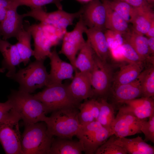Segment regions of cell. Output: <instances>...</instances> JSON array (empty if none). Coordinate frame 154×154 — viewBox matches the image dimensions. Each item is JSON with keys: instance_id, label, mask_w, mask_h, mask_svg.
I'll return each mask as SVG.
<instances>
[{"instance_id": "6da1fadb", "label": "cell", "mask_w": 154, "mask_h": 154, "mask_svg": "<svg viewBox=\"0 0 154 154\" xmlns=\"http://www.w3.org/2000/svg\"><path fill=\"white\" fill-rule=\"evenodd\" d=\"M8 99L24 125L45 121L47 116L44 106L34 95L12 90Z\"/></svg>"}, {"instance_id": "7a4b0ae2", "label": "cell", "mask_w": 154, "mask_h": 154, "mask_svg": "<svg viewBox=\"0 0 154 154\" xmlns=\"http://www.w3.org/2000/svg\"><path fill=\"white\" fill-rule=\"evenodd\" d=\"M21 139L23 154H48L54 139L44 121L25 125Z\"/></svg>"}, {"instance_id": "3957f363", "label": "cell", "mask_w": 154, "mask_h": 154, "mask_svg": "<svg viewBox=\"0 0 154 154\" xmlns=\"http://www.w3.org/2000/svg\"><path fill=\"white\" fill-rule=\"evenodd\" d=\"M76 108H66L52 112L44 121L49 132L53 136L72 139L80 126Z\"/></svg>"}, {"instance_id": "277c9868", "label": "cell", "mask_w": 154, "mask_h": 154, "mask_svg": "<svg viewBox=\"0 0 154 154\" xmlns=\"http://www.w3.org/2000/svg\"><path fill=\"white\" fill-rule=\"evenodd\" d=\"M44 61L36 60L26 67L20 69L10 78L19 84L18 90L31 94L48 85L49 74Z\"/></svg>"}, {"instance_id": "5b68a950", "label": "cell", "mask_w": 154, "mask_h": 154, "mask_svg": "<svg viewBox=\"0 0 154 154\" xmlns=\"http://www.w3.org/2000/svg\"><path fill=\"white\" fill-rule=\"evenodd\" d=\"M34 95L43 104L46 114L64 108H78L80 104L72 97L68 85L62 83L46 86L42 91Z\"/></svg>"}, {"instance_id": "8992f818", "label": "cell", "mask_w": 154, "mask_h": 154, "mask_svg": "<svg viewBox=\"0 0 154 154\" xmlns=\"http://www.w3.org/2000/svg\"><path fill=\"white\" fill-rule=\"evenodd\" d=\"M19 115L12 108L0 121V143L6 154H23Z\"/></svg>"}, {"instance_id": "52a82bcc", "label": "cell", "mask_w": 154, "mask_h": 154, "mask_svg": "<svg viewBox=\"0 0 154 154\" xmlns=\"http://www.w3.org/2000/svg\"><path fill=\"white\" fill-rule=\"evenodd\" d=\"M113 135L111 129L104 127L95 120L80 125L76 135L82 144L83 152L86 154H94Z\"/></svg>"}, {"instance_id": "ba28073f", "label": "cell", "mask_w": 154, "mask_h": 154, "mask_svg": "<svg viewBox=\"0 0 154 154\" xmlns=\"http://www.w3.org/2000/svg\"><path fill=\"white\" fill-rule=\"evenodd\" d=\"M82 8L75 13L67 12L62 9L47 12L42 7L31 9L30 11L23 14L24 17H30L40 21L41 23L52 26L65 33L67 27L73 25L74 20L80 17L83 13Z\"/></svg>"}, {"instance_id": "9c48e42d", "label": "cell", "mask_w": 154, "mask_h": 154, "mask_svg": "<svg viewBox=\"0 0 154 154\" xmlns=\"http://www.w3.org/2000/svg\"><path fill=\"white\" fill-rule=\"evenodd\" d=\"M90 74L93 94L92 98L106 99V97L110 92L114 78L111 66L95 54L94 64Z\"/></svg>"}, {"instance_id": "30bf717a", "label": "cell", "mask_w": 154, "mask_h": 154, "mask_svg": "<svg viewBox=\"0 0 154 154\" xmlns=\"http://www.w3.org/2000/svg\"><path fill=\"white\" fill-rule=\"evenodd\" d=\"M82 15L74 29L70 31H66L64 33L62 47L59 52V54L64 55L67 58L75 70H77L75 65L76 55L86 42L83 34L87 27Z\"/></svg>"}, {"instance_id": "8fae6325", "label": "cell", "mask_w": 154, "mask_h": 154, "mask_svg": "<svg viewBox=\"0 0 154 154\" xmlns=\"http://www.w3.org/2000/svg\"><path fill=\"white\" fill-rule=\"evenodd\" d=\"M135 116L127 108L122 106L115 117L111 127L113 135L120 137L134 135L141 132L140 129L144 120Z\"/></svg>"}, {"instance_id": "7c38bea8", "label": "cell", "mask_w": 154, "mask_h": 154, "mask_svg": "<svg viewBox=\"0 0 154 154\" xmlns=\"http://www.w3.org/2000/svg\"><path fill=\"white\" fill-rule=\"evenodd\" d=\"M48 57L50 59V70L48 74V86L62 83L65 80L72 79L75 69L70 63L62 60L54 48Z\"/></svg>"}, {"instance_id": "4fadbf2b", "label": "cell", "mask_w": 154, "mask_h": 154, "mask_svg": "<svg viewBox=\"0 0 154 154\" xmlns=\"http://www.w3.org/2000/svg\"><path fill=\"white\" fill-rule=\"evenodd\" d=\"M82 9V16L86 26L103 30L105 28L106 10L102 2L100 0H91Z\"/></svg>"}, {"instance_id": "5bb4252c", "label": "cell", "mask_w": 154, "mask_h": 154, "mask_svg": "<svg viewBox=\"0 0 154 154\" xmlns=\"http://www.w3.org/2000/svg\"><path fill=\"white\" fill-rule=\"evenodd\" d=\"M75 72V75L68 87L73 98L81 103L83 100L93 97L90 74L81 72L77 70Z\"/></svg>"}, {"instance_id": "9a60e30c", "label": "cell", "mask_w": 154, "mask_h": 154, "mask_svg": "<svg viewBox=\"0 0 154 154\" xmlns=\"http://www.w3.org/2000/svg\"><path fill=\"white\" fill-rule=\"evenodd\" d=\"M34 40L33 56L36 60H44L51 52V47L55 46L40 25L35 24L27 27Z\"/></svg>"}, {"instance_id": "2e32d148", "label": "cell", "mask_w": 154, "mask_h": 154, "mask_svg": "<svg viewBox=\"0 0 154 154\" xmlns=\"http://www.w3.org/2000/svg\"><path fill=\"white\" fill-rule=\"evenodd\" d=\"M0 52L3 58L0 72H4L7 70L6 76L10 78L16 73V67L19 66L22 62L19 52L15 44H12L7 40L1 39Z\"/></svg>"}, {"instance_id": "e0dca14e", "label": "cell", "mask_w": 154, "mask_h": 154, "mask_svg": "<svg viewBox=\"0 0 154 154\" xmlns=\"http://www.w3.org/2000/svg\"><path fill=\"white\" fill-rule=\"evenodd\" d=\"M110 92L113 103L117 105L119 109L126 102L141 97L140 80L138 77L130 83L113 86Z\"/></svg>"}, {"instance_id": "ac0fdd59", "label": "cell", "mask_w": 154, "mask_h": 154, "mask_svg": "<svg viewBox=\"0 0 154 154\" xmlns=\"http://www.w3.org/2000/svg\"><path fill=\"white\" fill-rule=\"evenodd\" d=\"M17 7L11 5L8 9L3 20L0 23V31L2 39L7 40L12 37H16L21 30L23 27V14H19Z\"/></svg>"}, {"instance_id": "d6986e66", "label": "cell", "mask_w": 154, "mask_h": 154, "mask_svg": "<svg viewBox=\"0 0 154 154\" xmlns=\"http://www.w3.org/2000/svg\"><path fill=\"white\" fill-rule=\"evenodd\" d=\"M84 33L96 55L102 60L107 61L110 52L103 30L96 28L86 27Z\"/></svg>"}, {"instance_id": "ffe728a7", "label": "cell", "mask_w": 154, "mask_h": 154, "mask_svg": "<svg viewBox=\"0 0 154 154\" xmlns=\"http://www.w3.org/2000/svg\"><path fill=\"white\" fill-rule=\"evenodd\" d=\"M114 142L121 146L127 154H154V147L146 143L143 139L142 137L139 136L131 139L120 137L115 136Z\"/></svg>"}, {"instance_id": "44dd1931", "label": "cell", "mask_w": 154, "mask_h": 154, "mask_svg": "<svg viewBox=\"0 0 154 154\" xmlns=\"http://www.w3.org/2000/svg\"><path fill=\"white\" fill-rule=\"evenodd\" d=\"M144 62L130 63L123 65L113 78V86L125 84L132 82L139 76L144 70Z\"/></svg>"}, {"instance_id": "7402d4cb", "label": "cell", "mask_w": 154, "mask_h": 154, "mask_svg": "<svg viewBox=\"0 0 154 154\" xmlns=\"http://www.w3.org/2000/svg\"><path fill=\"white\" fill-rule=\"evenodd\" d=\"M124 36L125 42L132 46L143 60L154 63V56H151L149 52L148 38L133 31H130Z\"/></svg>"}, {"instance_id": "603a6c76", "label": "cell", "mask_w": 154, "mask_h": 154, "mask_svg": "<svg viewBox=\"0 0 154 154\" xmlns=\"http://www.w3.org/2000/svg\"><path fill=\"white\" fill-rule=\"evenodd\" d=\"M127 108L138 118L144 119L154 113L153 97H141L126 102Z\"/></svg>"}, {"instance_id": "cb8c5ba5", "label": "cell", "mask_w": 154, "mask_h": 154, "mask_svg": "<svg viewBox=\"0 0 154 154\" xmlns=\"http://www.w3.org/2000/svg\"><path fill=\"white\" fill-rule=\"evenodd\" d=\"M154 22V13L150 5L137 7L132 23V31L139 34L145 35Z\"/></svg>"}, {"instance_id": "d4e9b609", "label": "cell", "mask_w": 154, "mask_h": 154, "mask_svg": "<svg viewBox=\"0 0 154 154\" xmlns=\"http://www.w3.org/2000/svg\"><path fill=\"white\" fill-rule=\"evenodd\" d=\"M83 151L79 140L57 137L54 138L48 154H81Z\"/></svg>"}, {"instance_id": "484cf974", "label": "cell", "mask_w": 154, "mask_h": 154, "mask_svg": "<svg viewBox=\"0 0 154 154\" xmlns=\"http://www.w3.org/2000/svg\"><path fill=\"white\" fill-rule=\"evenodd\" d=\"M102 2L105 5L106 10L105 28L120 33L123 35L129 32L128 23L111 9L104 0Z\"/></svg>"}, {"instance_id": "4316f807", "label": "cell", "mask_w": 154, "mask_h": 154, "mask_svg": "<svg viewBox=\"0 0 154 154\" xmlns=\"http://www.w3.org/2000/svg\"><path fill=\"white\" fill-rule=\"evenodd\" d=\"M78 109L80 111L78 118L81 125L96 120L100 111L99 104L97 99L91 98L85 100L83 103L80 104Z\"/></svg>"}, {"instance_id": "83f0119b", "label": "cell", "mask_w": 154, "mask_h": 154, "mask_svg": "<svg viewBox=\"0 0 154 154\" xmlns=\"http://www.w3.org/2000/svg\"><path fill=\"white\" fill-rule=\"evenodd\" d=\"M79 51L75 60L76 69L81 72L90 73L94 66L95 54L87 40Z\"/></svg>"}, {"instance_id": "f1b7e54d", "label": "cell", "mask_w": 154, "mask_h": 154, "mask_svg": "<svg viewBox=\"0 0 154 154\" xmlns=\"http://www.w3.org/2000/svg\"><path fill=\"white\" fill-rule=\"evenodd\" d=\"M31 37L30 31L25 29L23 27L16 37L18 41L15 45L20 55L21 62L25 66L29 63L31 57L33 56L34 51L32 49L31 45Z\"/></svg>"}, {"instance_id": "f546056e", "label": "cell", "mask_w": 154, "mask_h": 154, "mask_svg": "<svg viewBox=\"0 0 154 154\" xmlns=\"http://www.w3.org/2000/svg\"><path fill=\"white\" fill-rule=\"evenodd\" d=\"M140 83L141 97L154 96V66L152 64L143 70L138 77Z\"/></svg>"}, {"instance_id": "4dcf8cb0", "label": "cell", "mask_w": 154, "mask_h": 154, "mask_svg": "<svg viewBox=\"0 0 154 154\" xmlns=\"http://www.w3.org/2000/svg\"><path fill=\"white\" fill-rule=\"evenodd\" d=\"M104 0L111 9L118 14L128 23H132L135 16L137 7L121 1Z\"/></svg>"}, {"instance_id": "1f68e13d", "label": "cell", "mask_w": 154, "mask_h": 154, "mask_svg": "<svg viewBox=\"0 0 154 154\" xmlns=\"http://www.w3.org/2000/svg\"><path fill=\"white\" fill-rule=\"evenodd\" d=\"M100 106V111L96 120L103 126L111 129L114 119V108L112 105L108 103L106 99H97Z\"/></svg>"}, {"instance_id": "d6a6232c", "label": "cell", "mask_w": 154, "mask_h": 154, "mask_svg": "<svg viewBox=\"0 0 154 154\" xmlns=\"http://www.w3.org/2000/svg\"><path fill=\"white\" fill-rule=\"evenodd\" d=\"M115 135H113L96 150L95 154H127L125 150L114 142Z\"/></svg>"}, {"instance_id": "836d02e7", "label": "cell", "mask_w": 154, "mask_h": 154, "mask_svg": "<svg viewBox=\"0 0 154 154\" xmlns=\"http://www.w3.org/2000/svg\"><path fill=\"white\" fill-rule=\"evenodd\" d=\"M62 0H11L12 5L18 8L20 6L25 5L31 9L42 7L46 5L54 4L58 9H62L61 1Z\"/></svg>"}, {"instance_id": "e575fe53", "label": "cell", "mask_w": 154, "mask_h": 154, "mask_svg": "<svg viewBox=\"0 0 154 154\" xmlns=\"http://www.w3.org/2000/svg\"><path fill=\"white\" fill-rule=\"evenodd\" d=\"M104 34L110 50L121 46L125 42L123 35L120 33L107 29Z\"/></svg>"}, {"instance_id": "d590c367", "label": "cell", "mask_w": 154, "mask_h": 154, "mask_svg": "<svg viewBox=\"0 0 154 154\" xmlns=\"http://www.w3.org/2000/svg\"><path fill=\"white\" fill-rule=\"evenodd\" d=\"M121 52L125 61L128 63L144 61L128 43L124 42L120 46Z\"/></svg>"}, {"instance_id": "8d00e7d4", "label": "cell", "mask_w": 154, "mask_h": 154, "mask_svg": "<svg viewBox=\"0 0 154 154\" xmlns=\"http://www.w3.org/2000/svg\"><path fill=\"white\" fill-rule=\"evenodd\" d=\"M148 121L145 119L143 122L140 129L145 136L144 141H150L154 143V113L149 118Z\"/></svg>"}, {"instance_id": "74e56055", "label": "cell", "mask_w": 154, "mask_h": 154, "mask_svg": "<svg viewBox=\"0 0 154 154\" xmlns=\"http://www.w3.org/2000/svg\"><path fill=\"white\" fill-rule=\"evenodd\" d=\"M12 108L11 104L8 99L5 102H0V121Z\"/></svg>"}, {"instance_id": "f35d334b", "label": "cell", "mask_w": 154, "mask_h": 154, "mask_svg": "<svg viewBox=\"0 0 154 154\" xmlns=\"http://www.w3.org/2000/svg\"><path fill=\"white\" fill-rule=\"evenodd\" d=\"M11 4V0H0V23L4 19Z\"/></svg>"}, {"instance_id": "ab89813d", "label": "cell", "mask_w": 154, "mask_h": 154, "mask_svg": "<svg viewBox=\"0 0 154 154\" xmlns=\"http://www.w3.org/2000/svg\"><path fill=\"white\" fill-rule=\"evenodd\" d=\"M121 1L127 3L135 7H142L150 5L145 0H112Z\"/></svg>"}, {"instance_id": "60d3db41", "label": "cell", "mask_w": 154, "mask_h": 154, "mask_svg": "<svg viewBox=\"0 0 154 154\" xmlns=\"http://www.w3.org/2000/svg\"><path fill=\"white\" fill-rule=\"evenodd\" d=\"M148 43L150 55L154 56V37L148 38Z\"/></svg>"}, {"instance_id": "b9f144b4", "label": "cell", "mask_w": 154, "mask_h": 154, "mask_svg": "<svg viewBox=\"0 0 154 154\" xmlns=\"http://www.w3.org/2000/svg\"><path fill=\"white\" fill-rule=\"evenodd\" d=\"M145 35L149 38L154 37V22L152 24L150 28Z\"/></svg>"}, {"instance_id": "7bdbcfd3", "label": "cell", "mask_w": 154, "mask_h": 154, "mask_svg": "<svg viewBox=\"0 0 154 154\" xmlns=\"http://www.w3.org/2000/svg\"><path fill=\"white\" fill-rule=\"evenodd\" d=\"M77 1L82 3H87L91 0H76Z\"/></svg>"}, {"instance_id": "ee69618b", "label": "cell", "mask_w": 154, "mask_h": 154, "mask_svg": "<svg viewBox=\"0 0 154 154\" xmlns=\"http://www.w3.org/2000/svg\"><path fill=\"white\" fill-rule=\"evenodd\" d=\"M1 32H0V40L1 39Z\"/></svg>"}]
</instances>
